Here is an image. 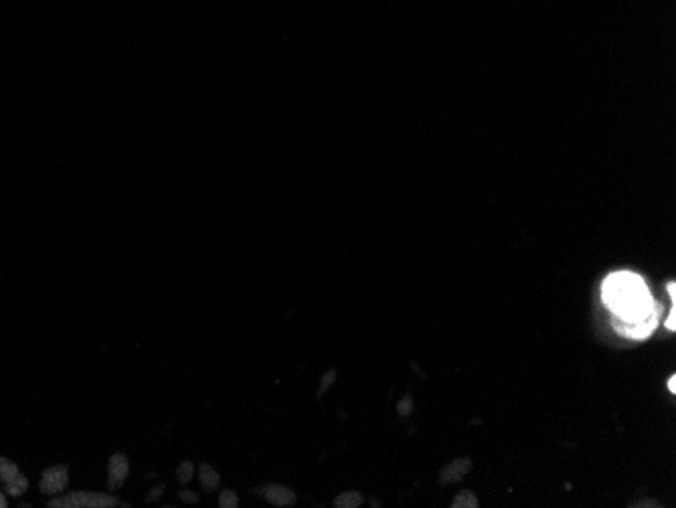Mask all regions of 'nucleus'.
I'll return each instance as SVG.
<instances>
[{"label": "nucleus", "instance_id": "1", "mask_svg": "<svg viewBox=\"0 0 676 508\" xmlns=\"http://www.w3.org/2000/svg\"><path fill=\"white\" fill-rule=\"evenodd\" d=\"M604 302L616 314L620 324L644 322L656 310V304L648 294L644 282L630 271L612 273L604 283Z\"/></svg>", "mask_w": 676, "mask_h": 508}, {"label": "nucleus", "instance_id": "2", "mask_svg": "<svg viewBox=\"0 0 676 508\" xmlns=\"http://www.w3.org/2000/svg\"><path fill=\"white\" fill-rule=\"evenodd\" d=\"M116 504H120L116 496L99 492H71L49 502L51 508H112Z\"/></svg>", "mask_w": 676, "mask_h": 508}, {"label": "nucleus", "instance_id": "3", "mask_svg": "<svg viewBox=\"0 0 676 508\" xmlns=\"http://www.w3.org/2000/svg\"><path fill=\"white\" fill-rule=\"evenodd\" d=\"M0 480L6 484V492L11 496H21L27 492L28 482L21 474V470L6 458H0Z\"/></svg>", "mask_w": 676, "mask_h": 508}, {"label": "nucleus", "instance_id": "4", "mask_svg": "<svg viewBox=\"0 0 676 508\" xmlns=\"http://www.w3.org/2000/svg\"><path fill=\"white\" fill-rule=\"evenodd\" d=\"M69 484V474L65 466H51L43 472L41 492L43 495H61Z\"/></svg>", "mask_w": 676, "mask_h": 508}, {"label": "nucleus", "instance_id": "5", "mask_svg": "<svg viewBox=\"0 0 676 508\" xmlns=\"http://www.w3.org/2000/svg\"><path fill=\"white\" fill-rule=\"evenodd\" d=\"M259 495L264 496L269 504H274V507L290 508L296 504V495L288 486H282V484H269V486L259 490Z\"/></svg>", "mask_w": 676, "mask_h": 508}, {"label": "nucleus", "instance_id": "6", "mask_svg": "<svg viewBox=\"0 0 676 508\" xmlns=\"http://www.w3.org/2000/svg\"><path fill=\"white\" fill-rule=\"evenodd\" d=\"M472 468V460L470 458H456L454 462L446 464V466L439 470V482L441 484H458L468 476Z\"/></svg>", "mask_w": 676, "mask_h": 508}, {"label": "nucleus", "instance_id": "7", "mask_svg": "<svg viewBox=\"0 0 676 508\" xmlns=\"http://www.w3.org/2000/svg\"><path fill=\"white\" fill-rule=\"evenodd\" d=\"M128 474H130V464H128V458L124 453H113L110 458V464H108V484L110 488H120L124 482H126Z\"/></svg>", "mask_w": 676, "mask_h": 508}, {"label": "nucleus", "instance_id": "8", "mask_svg": "<svg viewBox=\"0 0 676 508\" xmlns=\"http://www.w3.org/2000/svg\"><path fill=\"white\" fill-rule=\"evenodd\" d=\"M658 304H656V310L652 312V316L646 318L644 322H638V324H620V330L626 334V337H630V339H646L650 337L652 332H654V328L658 324Z\"/></svg>", "mask_w": 676, "mask_h": 508}, {"label": "nucleus", "instance_id": "9", "mask_svg": "<svg viewBox=\"0 0 676 508\" xmlns=\"http://www.w3.org/2000/svg\"><path fill=\"white\" fill-rule=\"evenodd\" d=\"M198 482H201V486L207 490V492H213L215 488H219V474H217V470L209 464H201L198 466Z\"/></svg>", "mask_w": 676, "mask_h": 508}, {"label": "nucleus", "instance_id": "10", "mask_svg": "<svg viewBox=\"0 0 676 508\" xmlns=\"http://www.w3.org/2000/svg\"><path fill=\"white\" fill-rule=\"evenodd\" d=\"M332 504L337 508H359L363 504V496L359 495V492H354V490H349V492L338 495Z\"/></svg>", "mask_w": 676, "mask_h": 508}, {"label": "nucleus", "instance_id": "11", "mask_svg": "<svg viewBox=\"0 0 676 508\" xmlns=\"http://www.w3.org/2000/svg\"><path fill=\"white\" fill-rule=\"evenodd\" d=\"M478 504V498H476L474 492H470V490H462L460 495L451 500V508H476Z\"/></svg>", "mask_w": 676, "mask_h": 508}, {"label": "nucleus", "instance_id": "12", "mask_svg": "<svg viewBox=\"0 0 676 508\" xmlns=\"http://www.w3.org/2000/svg\"><path fill=\"white\" fill-rule=\"evenodd\" d=\"M193 476H195V464L191 462V460H186L183 462L179 470H176V478L181 484H188V482L193 480Z\"/></svg>", "mask_w": 676, "mask_h": 508}, {"label": "nucleus", "instance_id": "13", "mask_svg": "<svg viewBox=\"0 0 676 508\" xmlns=\"http://www.w3.org/2000/svg\"><path fill=\"white\" fill-rule=\"evenodd\" d=\"M219 507L221 508H237L240 507V498L233 490H223L219 495Z\"/></svg>", "mask_w": 676, "mask_h": 508}, {"label": "nucleus", "instance_id": "14", "mask_svg": "<svg viewBox=\"0 0 676 508\" xmlns=\"http://www.w3.org/2000/svg\"><path fill=\"white\" fill-rule=\"evenodd\" d=\"M334 379H337V373H334V371H328V373L325 375V379H322V383H320V387H318V397L325 395L326 391H328V387L332 385Z\"/></svg>", "mask_w": 676, "mask_h": 508}, {"label": "nucleus", "instance_id": "15", "mask_svg": "<svg viewBox=\"0 0 676 508\" xmlns=\"http://www.w3.org/2000/svg\"><path fill=\"white\" fill-rule=\"evenodd\" d=\"M397 411H399V415H403V417L409 415V413L413 411V397L407 395L405 399H401L399 405H397Z\"/></svg>", "mask_w": 676, "mask_h": 508}, {"label": "nucleus", "instance_id": "16", "mask_svg": "<svg viewBox=\"0 0 676 508\" xmlns=\"http://www.w3.org/2000/svg\"><path fill=\"white\" fill-rule=\"evenodd\" d=\"M179 498L183 500L184 504H197L198 502V495H195V492H188V490H183V492L179 495Z\"/></svg>", "mask_w": 676, "mask_h": 508}, {"label": "nucleus", "instance_id": "17", "mask_svg": "<svg viewBox=\"0 0 676 508\" xmlns=\"http://www.w3.org/2000/svg\"><path fill=\"white\" fill-rule=\"evenodd\" d=\"M664 326H666V328H668L670 332H675V328H676V312H675V306H672V310L668 312V318H666V322H664Z\"/></svg>", "mask_w": 676, "mask_h": 508}, {"label": "nucleus", "instance_id": "18", "mask_svg": "<svg viewBox=\"0 0 676 508\" xmlns=\"http://www.w3.org/2000/svg\"><path fill=\"white\" fill-rule=\"evenodd\" d=\"M630 507H634V508H646V507H648V508H658L660 504H658L656 500H638V502H632Z\"/></svg>", "mask_w": 676, "mask_h": 508}, {"label": "nucleus", "instance_id": "19", "mask_svg": "<svg viewBox=\"0 0 676 508\" xmlns=\"http://www.w3.org/2000/svg\"><path fill=\"white\" fill-rule=\"evenodd\" d=\"M162 492H164V486H156L154 490L146 496V502H154L156 498H160V496H162Z\"/></svg>", "mask_w": 676, "mask_h": 508}, {"label": "nucleus", "instance_id": "20", "mask_svg": "<svg viewBox=\"0 0 676 508\" xmlns=\"http://www.w3.org/2000/svg\"><path fill=\"white\" fill-rule=\"evenodd\" d=\"M666 290H668V294H670V298H672V302H675V300H676V294H675V283H672V282L668 283V286H666Z\"/></svg>", "mask_w": 676, "mask_h": 508}, {"label": "nucleus", "instance_id": "21", "mask_svg": "<svg viewBox=\"0 0 676 508\" xmlns=\"http://www.w3.org/2000/svg\"><path fill=\"white\" fill-rule=\"evenodd\" d=\"M668 389H670V393H676V379H675V377H670V379H668Z\"/></svg>", "mask_w": 676, "mask_h": 508}, {"label": "nucleus", "instance_id": "22", "mask_svg": "<svg viewBox=\"0 0 676 508\" xmlns=\"http://www.w3.org/2000/svg\"><path fill=\"white\" fill-rule=\"evenodd\" d=\"M6 507H9V504H6V496L0 492V508H6Z\"/></svg>", "mask_w": 676, "mask_h": 508}]
</instances>
